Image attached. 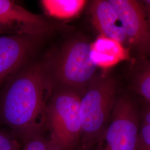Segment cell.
<instances>
[{"label": "cell", "instance_id": "1", "mask_svg": "<svg viewBox=\"0 0 150 150\" xmlns=\"http://www.w3.org/2000/svg\"><path fill=\"white\" fill-rule=\"evenodd\" d=\"M54 87L48 61L22 67L1 91L0 121L23 143L46 129V107Z\"/></svg>", "mask_w": 150, "mask_h": 150}, {"label": "cell", "instance_id": "4", "mask_svg": "<svg viewBox=\"0 0 150 150\" xmlns=\"http://www.w3.org/2000/svg\"><path fill=\"white\" fill-rule=\"evenodd\" d=\"M91 43L83 38L65 43L57 57L51 61L54 86L68 88L81 95L97 74V66L91 59Z\"/></svg>", "mask_w": 150, "mask_h": 150}, {"label": "cell", "instance_id": "9", "mask_svg": "<svg viewBox=\"0 0 150 150\" xmlns=\"http://www.w3.org/2000/svg\"><path fill=\"white\" fill-rule=\"evenodd\" d=\"M90 12L93 26L100 35L113 40L127 50L128 38L118 15L108 0L91 2Z\"/></svg>", "mask_w": 150, "mask_h": 150}, {"label": "cell", "instance_id": "12", "mask_svg": "<svg viewBox=\"0 0 150 150\" xmlns=\"http://www.w3.org/2000/svg\"><path fill=\"white\" fill-rule=\"evenodd\" d=\"M132 64L134 88L150 105V57L139 55Z\"/></svg>", "mask_w": 150, "mask_h": 150}, {"label": "cell", "instance_id": "17", "mask_svg": "<svg viewBox=\"0 0 150 150\" xmlns=\"http://www.w3.org/2000/svg\"><path fill=\"white\" fill-rule=\"evenodd\" d=\"M48 150H64L59 145L51 140V142Z\"/></svg>", "mask_w": 150, "mask_h": 150}, {"label": "cell", "instance_id": "3", "mask_svg": "<svg viewBox=\"0 0 150 150\" xmlns=\"http://www.w3.org/2000/svg\"><path fill=\"white\" fill-rule=\"evenodd\" d=\"M80 94L65 87H54L48 100L46 128L50 139L64 150H76L80 145Z\"/></svg>", "mask_w": 150, "mask_h": 150}, {"label": "cell", "instance_id": "15", "mask_svg": "<svg viewBox=\"0 0 150 150\" xmlns=\"http://www.w3.org/2000/svg\"><path fill=\"white\" fill-rule=\"evenodd\" d=\"M20 146L11 135L0 131V150H19Z\"/></svg>", "mask_w": 150, "mask_h": 150}, {"label": "cell", "instance_id": "18", "mask_svg": "<svg viewBox=\"0 0 150 150\" xmlns=\"http://www.w3.org/2000/svg\"><path fill=\"white\" fill-rule=\"evenodd\" d=\"M140 56H145L147 57H150V35L148 43L146 46V47L145 48V51L143 52V54H141Z\"/></svg>", "mask_w": 150, "mask_h": 150}, {"label": "cell", "instance_id": "19", "mask_svg": "<svg viewBox=\"0 0 150 150\" xmlns=\"http://www.w3.org/2000/svg\"><path fill=\"white\" fill-rule=\"evenodd\" d=\"M81 150V149H80V148H79H79H78V149H77V150Z\"/></svg>", "mask_w": 150, "mask_h": 150}, {"label": "cell", "instance_id": "16", "mask_svg": "<svg viewBox=\"0 0 150 150\" xmlns=\"http://www.w3.org/2000/svg\"><path fill=\"white\" fill-rule=\"evenodd\" d=\"M139 2L144 12L150 31V0L139 1Z\"/></svg>", "mask_w": 150, "mask_h": 150}, {"label": "cell", "instance_id": "20", "mask_svg": "<svg viewBox=\"0 0 150 150\" xmlns=\"http://www.w3.org/2000/svg\"></svg>", "mask_w": 150, "mask_h": 150}, {"label": "cell", "instance_id": "8", "mask_svg": "<svg viewBox=\"0 0 150 150\" xmlns=\"http://www.w3.org/2000/svg\"><path fill=\"white\" fill-rule=\"evenodd\" d=\"M38 40L27 35L0 37V89L23 67Z\"/></svg>", "mask_w": 150, "mask_h": 150}, {"label": "cell", "instance_id": "10", "mask_svg": "<svg viewBox=\"0 0 150 150\" xmlns=\"http://www.w3.org/2000/svg\"><path fill=\"white\" fill-rule=\"evenodd\" d=\"M91 57L97 67L106 69L127 59L128 51L120 43L100 35L91 42Z\"/></svg>", "mask_w": 150, "mask_h": 150}, {"label": "cell", "instance_id": "11", "mask_svg": "<svg viewBox=\"0 0 150 150\" xmlns=\"http://www.w3.org/2000/svg\"><path fill=\"white\" fill-rule=\"evenodd\" d=\"M47 15L58 19H70L78 16L86 5L84 0H43L41 1Z\"/></svg>", "mask_w": 150, "mask_h": 150}, {"label": "cell", "instance_id": "7", "mask_svg": "<svg viewBox=\"0 0 150 150\" xmlns=\"http://www.w3.org/2000/svg\"><path fill=\"white\" fill-rule=\"evenodd\" d=\"M117 13L129 41V47L143 54L150 38V31L139 1L108 0Z\"/></svg>", "mask_w": 150, "mask_h": 150}, {"label": "cell", "instance_id": "5", "mask_svg": "<svg viewBox=\"0 0 150 150\" xmlns=\"http://www.w3.org/2000/svg\"><path fill=\"white\" fill-rule=\"evenodd\" d=\"M140 113L127 96L117 97L110 123L92 150H136Z\"/></svg>", "mask_w": 150, "mask_h": 150}, {"label": "cell", "instance_id": "14", "mask_svg": "<svg viewBox=\"0 0 150 150\" xmlns=\"http://www.w3.org/2000/svg\"><path fill=\"white\" fill-rule=\"evenodd\" d=\"M51 139H46L43 134L33 136L24 142L20 150H48Z\"/></svg>", "mask_w": 150, "mask_h": 150}, {"label": "cell", "instance_id": "6", "mask_svg": "<svg viewBox=\"0 0 150 150\" xmlns=\"http://www.w3.org/2000/svg\"><path fill=\"white\" fill-rule=\"evenodd\" d=\"M66 28L33 13L13 1L0 0V35H27L42 38Z\"/></svg>", "mask_w": 150, "mask_h": 150}, {"label": "cell", "instance_id": "13", "mask_svg": "<svg viewBox=\"0 0 150 150\" xmlns=\"http://www.w3.org/2000/svg\"><path fill=\"white\" fill-rule=\"evenodd\" d=\"M136 150H150V105L140 113L139 138Z\"/></svg>", "mask_w": 150, "mask_h": 150}, {"label": "cell", "instance_id": "2", "mask_svg": "<svg viewBox=\"0 0 150 150\" xmlns=\"http://www.w3.org/2000/svg\"><path fill=\"white\" fill-rule=\"evenodd\" d=\"M116 93V83L112 77L97 74L81 95V150H92L102 139L111 120Z\"/></svg>", "mask_w": 150, "mask_h": 150}]
</instances>
